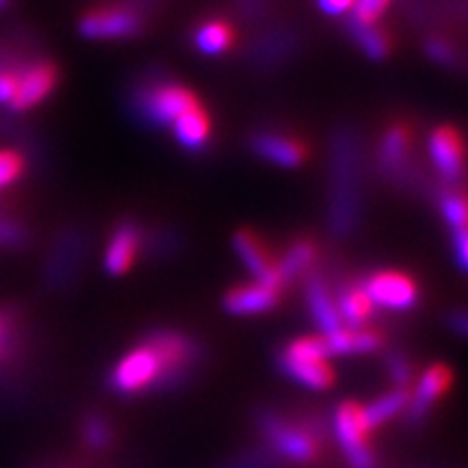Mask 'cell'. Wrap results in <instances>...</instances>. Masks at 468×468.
Listing matches in <instances>:
<instances>
[{
	"instance_id": "obj_29",
	"label": "cell",
	"mask_w": 468,
	"mask_h": 468,
	"mask_svg": "<svg viewBox=\"0 0 468 468\" xmlns=\"http://www.w3.org/2000/svg\"><path fill=\"white\" fill-rule=\"evenodd\" d=\"M292 48H295V35L278 33V35H271V44H267V48L256 46L251 52H254L256 63H276L282 52H291Z\"/></svg>"
},
{
	"instance_id": "obj_19",
	"label": "cell",
	"mask_w": 468,
	"mask_h": 468,
	"mask_svg": "<svg viewBox=\"0 0 468 468\" xmlns=\"http://www.w3.org/2000/svg\"><path fill=\"white\" fill-rule=\"evenodd\" d=\"M210 120L200 107L186 111L174 120V134L186 150H200L208 142Z\"/></svg>"
},
{
	"instance_id": "obj_1",
	"label": "cell",
	"mask_w": 468,
	"mask_h": 468,
	"mask_svg": "<svg viewBox=\"0 0 468 468\" xmlns=\"http://www.w3.org/2000/svg\"><path fill=\"white\" fill-rule=\"evenodd\" d=\"M254 423L265 438L267 447L280 460L313 462L321 452V444L330 436V425L324 419L306 417L292 420L273 408L256 410Z\"/></svg>"
},
{
	"instance_id": "obj_28",
	"label": "cell",
	"mask_w": 468,
	"mask_h": 468,
	"mask_svg": "<svg viewBox=\"0 0 468 468\" xmlns=\"http://www.w3.org/2000/svg\"><path fill=\"white\" fill-rule=\"evenodd\" d=\"M384 365H386V373H388V378L393 379L397 388H408L410 382L414 379L412 362H410L401 351H388L384 358Z\"/></svg>"
},
{
	"instance_id": "obj_8",
	"label": "cell",
	"mask_w": 468,
	"mask_h": 468,
	"mask_svg": "<svg viewBox=\"0 0 468 468\" xmlns=\"http://www.w3.org/2000/svg\"><path fill=\"white\" fill-rule=\"evenodd\" d=\"M452 386V368L447 365H431L427 371L420 376L417 390L410 397L406 412V425L417 430L430 417L434 403L444 395V390Z\"/></svg>"
},
{
	"instance_id": "obj_33",
	"label": "cell",
	"mask_w": 468,
	"mask_h": 468,
	"mask_svg": "<svg viewBox=\"0 0 468 468\" xmlns=\"http://www.w3.org/2000/svg\"><path fill=\"white\" fill-rule=\"evenodd\" d=\"M0 399L9 401L11 406H16V408L27 399L25 386H22L20 382H16L11 376H7L3 368H0Z\"/></svg>"
},
{
	"instance_id": "obj_37",
	"label": "cell",
	"mask_w": 468,
	"mask_h": 468,
	"mask_svg": "<svg viewBox=\"0 0 468 468\" xmlns=\"http://www.w3.org/2000/svg\"><path fill=\"white\" fill-rule=\"evenodd\" d=\"M317 3L327 16H343L349 9H354L356 0H317Z\"/></svg>"
},
{
	"instance_id": "obj_27",
	"label": "cell",
	"mask_w": 468,
	"mask_h": 468,
	"mask_svg": "<svg viewBox=\"0 0 468 468\" xmlns=\"http://www.w3.org/2000/svg\"><path fill=\"white\" fill-rule=\"evenodd\" d=\"M441 208L442 215L447 218L449 226L455 230L468 228V197L455 191H444L441 193Z\"/></svg>"
},
{
	"instance_id": "obj_16",
	"label": "cell",
	"mask_w": 468,
	"mask_h": 468,
	"mask_svg": "<svg viewBox=\"0 0 468 468\" xmlns=\"http://www.w3.org/2000/svg\"><path fill=\"white\" fill-rule=\"evenodd\" d=\"M280 300L276 289H269L265 284L239 286L226 295L224 306L230 314H256L271 310Z\"/></svg>"
},
{
	"instance_id": "obj_26",
	"label": "cell",
	"mask_w": 468,
	"mask_h": 468,
	"mask_svg": "<svg viewBox=\"0 0 468 468\" xmlns=\"http://www.w3.org/2000/svg\"><path fill=\"white\" fill-rule=\"evenodd\" d=\"M349 31L354 35L356 42L360 44V48L371 58H384L388 55V39L384 37L382 31L373 27L356 25V22H349Z\"/></svg>"
},
{
	"instance_id": "obj_5",
	"label": "cell",
	"mask_w": 468,
	"mask_h": 468,
	"mask_svg": "<svg viewBox=\"0 0 468 468\" xmlns=\"http://www.w3.org/2000/svg\"><path fill=\"white\" fill-rule=\"evenodd\" d=\"M332 430L351 468H376L378 460L368 444V430L362 419V406L356 401H343L332 414Z\"/></svg>"
},
{
	"instance_id": "obj_30",
	"label": "cell",
	"mask_w": 468,
	"mask_h": 468,
	"mask_svg": "<svg viewBox=\"0 0 468 468\" xmlns=\"http://www.w3.org/2000/svg\"><path fill=\"white\" fill-rule=\"evenodd\" d=\"M427 55H430L434 61L441 63V66H455L458 63V55H455L453 46L442 37H430L425 44Z\"/></svg>"
},
{
	"instance_id": "obj_24",
	"label": "cell",
	"mask_w": 468,
	"mask_h": 468,
	"mask_svg": "<svg viewBox=\"0 0 468 468\" xmlns=\"http://www.w3.org/2000/svg\"><path fill=\"white\" fill-rule=\"evenodd\" d=\"M313 261H314V245L313 243L300 241V243L292 245V248L286 251L282 262L276 265L280 280H282V286L289 284L291 280H295L300 273L306 271V269L313 265Z\"/></svg>"
},
{
	"instance_id": "obj_31",
	"label": "cell",
	"mask_w": 468,
	"mask_h": 468,
	"mask_svg": "<svg viewBox=\"0 0 468 468\" xmlns=\"http://www.w3.org/2000/svg\"><path fill=\"white\" fill-rule=\"evenodd\" d=\"M22 156L16 154V152L3 150L0 152V189L14 183V180L20 176L22 172Z\"/></svg>"
},
{
	"instance_id": "obj_39",
	"label": "cell",
	"mask_w": 468,
	"mask_h": 468,
	"mask_svg": "<svg viewBox=\"0 0 468 468\" xmlns=\"http://www.w3.org/2000/svg\"><path fill=\"white\" fill-rule=\"evenodd\" d=\"M0 5H5V0H0Z\"/></svg>"
},
{
	"instance_id": "obj_4",
	"label": "cell",
	"mask_w": 468,
	"mask_h": 468,
	"mask_svg": "<svg viewBox=\"0 0 468 468\" xmlns=\"http://www.w3.org/2000/svg\"><path fill=\"white\" fill-rule=\"evenodd\" d=\"M325 338L303 336L286 345L278 354V368L292 382L313 390H325L335 384V371L327 365L330 358Z\"/></svg>"
},
{
	"instance_id": "obj_20",
	"label": "cell",
	"mask_w": 468,
	"mask_h": 468,
	"mask_svg": "<svg viewBox=\"0 0 468 468\" xmlns=\"http://www.w3.org/2000/svg\"><path fill=\"white\" fill-rule=\"evenodd\" d=\"M410 401L408 388H395L390 393H386L378 399H373L368 406L362 408V419H365V425L368 431L378 430L379 425L388 423L390 419H395L397 414H401L406 410Z\"/></svg>"
},
{
	"instance_id": "obj_3",
	"label": "cell",
	"mask_w": 468,
	"mask_h": 468,
	"mask_svg": "<svg viewBox=\"0 0 468 468\" xmlns=\"http://www.w3.org/2000/svg\"><path fill=\"white\" fill-rule=\"evenodd\" d=\"M165 379V362L148 338L128 354L109 373V388L120 397L161 393Z\"/></svg>"
},
{
	"instance_id": "obj_36",
	"label": "cell",
	"mask_w": 468,
	"mask_h": 468,
	"mask_svg": "<svg viewBox=\"0 0 468 468\" xmlns=\"http://www.w3.org/2000/svg\"><path fill=\"white\" fill-rule=\"evenodd\" d=\"M455 241V261L458 265L468 271V228H462V230L453 232Z\"/></svg>"
},
{
	"instance_id": "obj_17",
	"label": "cell",
	"mask_w": 468,
	"mask_h": 468,
	"mask_svg": "<svg viewBox=\"0 0 468 468\" xmlns=\"http://www.w3.org/2000/svg\"><path fill=\"white\" fill-rule=\"evenodd\" d=\"M332 356H356V354H371L382 347L384 338L376 330L367 327H341L335 335L324 336Z\"/></svg>"
},
{
	"instance_id": "obj_23",
	"label": "cell",
	"mask_w": 468,
	"mask_h": 468,
	"mask_svg": "<svg viewBox=\"0 0 468 468\" xmlns=\"http://www.w3.org/2000/svg\"><path fill=\"white\" fill-rule=\"evenodd\" d=\"M196 48L204 55H219L230 48L232 44V28L224 22H207V25L197 28L196 33Z\"/></svg>"
},
{
	"instance_id": "obj_10",
	"label": "cell",
	"mask_w": 468,
	"mask_h": 468,
	"mask_svg": "<svg viewBox=\"0 0 468 468\" xmlns=\"http://www.w3.org/2000/svg\"><path fill=\"white\" fill-rule=\"evenodd\" d=\"M430 150L434 165L447 180H458L464 172V144L452 126H441L431 133Z\"/></svg>"
},
{
	"instance_id": "obj_22",
	"label": "cell",
	"mask_w": 468,
	"mask_h": 468,
	"mask_svg": "<svg viewBox=\"0 0 468 468\" xmlns=\"http://www.w3.org/2000/svg\"><path fill=\"white\" fill-rule=\"evenodd\" d=\"M80 434L83 441L93 452H102V449L111 447L115 438V430L111 425V420L101 412H90L85 414L83 425H80Z\"/></svg>"
},
{
	"instance_id": "obj_34",
	"label": "cell",
	"mask_w": 468,
	"mask_h": 468,
	"mask_svg": "<svg viewBox=\"0 0 468 468\" xmlns=\"http://www.w3.org/2000/svg\"><path fill=\"white\" fill-rule=\"evenodd\" d=\"M447 325L453 335L468 338V310L466 308L452 310V313L447 314Z\"/></svg>"
},
{
	"instance_id": "obj_25",
	"label": "cell",
	"mask_w": 468,
	"mask_h": 468,
	"mask_svg": "<svg viewBox=\"0 0 468 468\" xmlns=\"http://www.w3.org/2000/svg\"><path fill=\"white\" fill-rule=\"evenodd\" d=\"M280 462L282 460L265 444V447L245 449V452L221 462L218 468H280Z\"/></svg>"
},
{
	"instance_id": "obj_21",
	"label": "cell",
	"mask_w": 468,
	"mask_h": 468,
	"mask_svg": "<svg viewBox=\"0 0 468 468\" xmlns=\"http://www.w3.org/2000/svg\"><path fill=\"white\" fill-rule=\"evenodd\" d=\"M336 310L338 317H341V321H345L349 327H362L365 321L371 319L373 302L368 300V295L362 286L349 284L338 292Z\"/></svg>"
},
{
	"instance_id": "obj_7",
	"label": "cell",
	"mask_w": 468,
	"mask_h": 468,
	"mask_svg": "<svg viewBox=\"0 0 468 468\" xmlns=\"http://www.w3.org/2000/svg\"><path fill=\"white\" fill-rule=\"evenodd\" d=\"M368 300L390 310H410L419 302V286L406 273L379 271L362 284Z\"/></svg>"
},
{
	"instance_id": "obj_38",
	"label": "cell",
	"mask_w": 468,
	"mask_h": 468,
	"mask_svg": "<svg viewBox=\"0 0 468 468\" xmlns=\"http://www.w3.org/2000/svg\"><path fill=\"white\" fill-rule=\"evenodd\" d=\"M25 241V234H22L20 228L11 221H0V243H9V245H17Z\"/></svg>"
},
{
	"instance_id": "obj_14",
	"label": "cell",
	"mask_w": 468,
	"mask_h": 468,
	"mask_svg": "<svg viewBox=\"0 0 468 468\" xmlns=\"http://www.w3.org/2000/svg\"><path fill=\"white\" fill-rule=\"evenodd\" d=\"M139 243H142V234H139L137 226L131 221L117 226L113 237H111L107 254H104V267L111 276H120V273L128 271L139 250Z\"/></svg>"
},
{
	"instance_id": "obj_2",
	"label": "cell",
	"mask_w": 468,
	"mask_h": 468,
	"mask_svg": "<svg viewBox=\"0 0 468 468\" xmlns=\"http://www.w3.org/2000/svg\"><path fill=\"white\" fill-rule=\"evenodd\" d=\"M332 163H335L332 228L336 234H347L358 215V145L349 128L336 134Z\"/></svg>"
},
{
	"instance_id": "obj_6",
	"label": "cell",
	"mask_w": 468,
	"mask_h": 468,
	"mask_svg": "<svg viewBox=\"0 0 468 468\" xmlns=\"http://www.w3.org/2000/svg\"><path fill=\"white\" fill-rule=\"evenodd\" d=\"M134 107L139 109L142 120L163 126L172 124L176 117L200 107V104H197V98L189 90L180 85H148L137 91Z\"/></svg>"
},
{
	"instance_id": "obj_9",
	"label": "cell",
	"mask_w": 468,
	"mask_h": 468,
	"mask_svg": "<svg viewBox=\"0 0 468 468\" xmlns=\"http://www.w3.org/2000/svg\"><path fill=\"white\" fill-rule=\"evenodd\" d=\"M144 20L137 11L131 7H109L90 11L80 20V33L91 39H111V37H131L142 31Z\"/></svg>"
},
{
	"instance_id": "obj_32",
	"label": "cell",
	"mask_w": 468,
	"mask_h": 468,
	"mask_svg": "<svg viewBox=\"0 0 468 468\" xmlns=\"http://www.w3.org/2000/svg\"><path fill=\"white\" fill-rule=\"evenodd\" d=\"M20 349L16 330L7 319L0 317V362H9Z\"/></svg>"
},
{
	"instance_id": "obj_11",
	"label": "cell",
	"mask_w": 468,
	"mask_h": 468,
	"mask_svg": "<svg viewBox=\"0 0 468 468\" xmlns=\"http://www.w3.org/2000/svg\"><path fill=\"white\" fill-rule=\"evenodd\" d=\"M232 243H234V250H237V254L241 256V261L245 262V267H248L250 271L259 278V284H265V286H269V289L280 291L282 280H280L278 267L271 265V261H269L267 251H265V248H262V243L259 241V239H256L254 234L248 230H241V232L234 234Z\"/></svg>"
},
{
	"instance_id": "obj_12",
	"label": "cell",
	"mask_w": 468,
	"mask_h": 468,
	"mask_svg": "<svg viewBox=\"0 0 468 468\" xmlns=\"http://www.w3.org/2000/svg\"><path fill=\"white\" fill-rule=\"evenodd\" d=\"M57 83V69L52 63H35L33 68H28L25 74L17 79V90L11 107L16 111H25L35 107L37 102H42L46 96L52 91V87Z\"/></svg>"
},
{
	"instance_id": "obj_35",
	"label": "cell",
	"mask_w": 468,
	"mask_h": 468,
	"mask_svg": "<svg viewBox=\"0 0 468 468\" xmlns=\"http://www.w3.org/2000/svg\"><path fill=\"white\" fill-rule=\"evenodd\" d=\"M17 76L16 72H7V69H0V104L11 102L17 90Z\"/></svg>"
},
{
	"instance_id": "obj_15",
	"label": "cell",
	"mask_w": 468,
	"mask_h": 468,
	"mask_svg": "<svg viewBox=\"0 0 468 468\" xmlns=\"http://www.w3.org/2000/svg\"><path fill=\"white\" fill-rule=\"evenodd\" d=\"M306 302L308 310L313 314L314 324L324 335H335L343 327V321L338 317L336 302H332L330 291H327L325 280L321 276H310L306 284Z\"/></svg>"
},
{
	"instance_id": "obj_13",
	"label": "cell",
	"mask_w": 468,
	"mask_h": 468,
	"mask_svg": "<svg viewBox=\"0 0 468 468\" xmlns=\"http://www.w3.org/2000/svg\"><path fill=\"white\" fill-rule=\"evenodd\" d=\"M250 145L256 154L262 156V159L282 167L302 165L303 156H306V152H303L300 142L276 133H256L254 137L250 139Z\"/></svg>"
},
{
	"instance_id": "obj_18",
	"label": "cell",
	"mask_w": 468,
	"mask_h": 468,
	"mask_svg": "<svg viewBox=\"0 0 468 468\" xmlns=\"http://www.w3.org/2000/svg\"><path fill=\"white\" fill-rule=\"evenodd\" d=\"M410 154V134L403 126H395L386 133L382 148H379V163L382 169L390 176H410L412 167L408 165Z\"/></svg>"
}]
</instances>
